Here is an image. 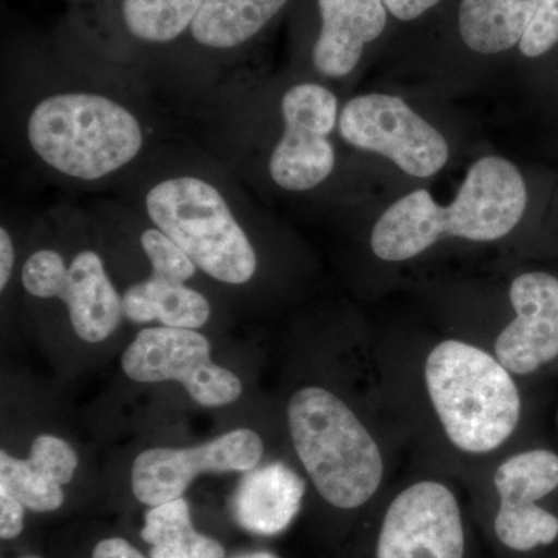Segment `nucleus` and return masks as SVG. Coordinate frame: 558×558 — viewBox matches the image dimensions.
I'll use <instances>...</instances> for the list:
<instances>
[{
  "label": "nucleus",
  "instance_id": "obj_14",
  "mask_svg": "<svg viewBox=\"0 0 558 558\" xmlns=\"http://www.w3.org/2000/svg\"><path fill=\"white\" fill-rule=\"evenodd\" d=\"M306 483L282 462L245 473L231 497L234 521L250 534L271 537L281 534L299 515Z\"/></svg>",
  "mask_w": 558,
  "mask_h": 558
},
{
  "label": "nucleus",
  "instance_id": "obj_25",
  "mask_svg": "<svg viewBox=\"0 0 558 558\" xmlns=\"http://www.w3.org/2000/svg\"><path fill=\"white\" fill-rule=\"evenodd\" d=\"M558 43V0H538L534 16L520 40L524 57L537 58Z\"/></svg>",
  "mask_w": 558,
  "mask_h": 558
},
{
  "label": "nucleus",
  "instance_id": "obj_2",
  "mask_svg": "<svg viewBox=\"0 0 558 558\" xmlns=\"http://www.w3.org/2000/svg\"><path fill=\"white\" fill-rule=\"evenodd\" d=\"M429 399L459 450L487 453L510 438L520 421V392L510 373L483 349L447 340L427 359Z\"/></svg>",
  "mask_w": 558,
  "mask_h": 558
},
{
  "label": "nucleus",
  "instance_id": "obj_26",
  "mask_svg": "<svg viewBox=\"0 0 558 558\" xmlns=\"http://www.w3.org/2000/svg\"><path fill=\"white\" fill-rule=\"evenodd\" d=\"M25 508L9 492L0 488V537L13 539L20 537L24 529Z\"/></svg>",
  "mask_w": 558,
  "mask_h": 558
},
{
  "label": "nucleus",
  "instance_id": "obj_20",
  "mask_svg": "<svg viewBox=\"0 0 558 558\" xmlns=\"http://www.w3.org/2000/svg\"><path fill=\"white\" fill-rule=\"evenodd\" d=\"M205 0H124L128 31L149 43H168L193 25Z\"/></svg>",
  "mask_w": 558,
  "mask_h": 558
},
{
  "label": "nucleus",
  "instance_id": "obj_7",
  "mask_svg": "<svg viewBox=\"0 0 558 558\" xmlns=\"http://www.w3.org/2000/svg\"><path fill=\"white\" fill-rule=\"evenodd\" d=\"M339 130L349 145L380 154L414 178L435 175L449 160L442 134L391 95L352 98L341 110Z\"/></svg>",
  "mask_w": 558,
  "mask_h": 558
},
{
  "label": "nucleus",
  "instance_id": "obj_12",
  "mask_svg": "<svg viewBox=\"0 0 558 558\" xmlns=\"http://www.w3.org/2000/svg\"><path fill=\"white\" fill-rule=\"evenodd\" d=\"M517 317L499 333L495 354L509 373H534L558 357V279L543 271L520 275L510 288Z\"/></svg>",
  "mask_w": 558,
  "mask_h": 558
},
{
  "label": "nucleus",
  "instance_id": "obj_31",
  "mask_svg": "<svg viewBox=\"0 0 558 558\" xmlns=\"http://www.w3.org/2000/svg\"><path fill=\"white\" fill-rule=\"evenodd\" d=\"M24 558H39V557H24Z\"/></svg>",
  "mask_w": 558,
  "mask_h": 558
},
{
  "label": "nucleus",
  "instance_id": "obj_29",
  "mask_svg": "<svg viewBox=\"0 0 558 558\" xmlns=\"http://www.w3.org/2000/svg\"><path fill=\"white\" fill-rule=\"evenodd\" d=\"M14 267V247L9 231L0 230V289L9 284Z\"/></svg>",
  "mask_w": 558,
  "mask_h": 558
},
{
  "label": "nucleus",
  "instance_id": "obj_15",
  "mask_svg": "<svg viewBox=\"0 0 558 558\" xmlns=\"http://www.w3.org/2000/svg\"><path fill=\"white\" fill-rule=\"evenodd\" d=\"M124 317L132 323L159 322L178 329L207 325L211 306L197 290L149 277L131 286L123 295Z\"/></svg>",
  "mask_w": 558,
  "mask_h": 558
},
{
  "label": "nucleus",
  "instance_id": "obj_21",
  "mask_svg": "<svg viewBox=\"0 0 558 558\" xmlns=\"http://www.w3.org/2000/svg\"><path fill=\"white\" fill-rule=\"evenodd\" d=\"M0 488L33 512H53L64 502L61 484L46 469L31 457L17 459L5 450L0 451Z\"/></svg>",
  "mask_w": 558,
  "mask_h": 558
},
{
  "label": "nucleus",
  "instance_id": "obj_19",
  "mask_svg": "<svg viewBox=\"0 0 558 558\" xmlns=\"http://www.w3.org/2000/svg\"><path fill=\"white\" fill-rule=\"evenodd\" d=\"M501 506L505 512L534 510L535 501L558 487V454L549 450H531L499 465L495 473Z\"/></svg>",
  "mask_w": 558,
  "mask_h": 558
},
{
  "label": "nucleus",
  "instance_id": "obj_1",
  "mask_svg": "<svg viewBox=\"0 0 558 558\" xmlns=\"http://www.w3.org/2000/svg\"><path fill=\"white\" fill-rule=\"evenodd\" d=\"M526 205V183L517 167L501 157H484L470 168L449 207L436 204L427 190L396 202L377 220L371 248L377 258L405 260L446 236L497 241L519 226Z\"/></svg>",
  "mask_w": 558,
  "mask_h": 558
},
{
  "label": "nucleus",
  "instance_id": "obj_6",
  "mask_svg": "<svg viewBox=\"0 0 558 558\" xmlns=\"http://www.w3.org/2000/svg\"><path fill=\"white\" fill-rule=\"evenodd\" d=\"M121 368L142 384L180 381L194 402L208 409L230 405L242 395L240 377L213 362L209 341L196 329H143L124 351Z\"/></svg>",
  "mask_w": 558,
  "mask_h": 558
},
{
  "label": "nucleus",
  "instance_id": "obj_16",
  "mask_svg": "<svg viewBox=\"0 0 558 558\" xmlns=\"http://www.w3.org/2000/svg\"><path fill=\"white\" fill-rule=\"evenodd\" d=\"M538 0H462L459 31L465 46L483 54L520 44Z\"/></svg>",
  "mask_w": 558,
  "mask_h": 558
},
{
  "label": "nucleus",
  "instance_id": "obj_11",
  "mask_svg": "<svg viewBox=\"0 0 558 558\" xmlns=\"http://www.w3.org/2000/svg\"><path fill=\"white\" fill-rule=\"evenodd\" d=\"M464 527L449 487L422 481L389 506L377 543V558H462Z\"/></svg>",
  "mask_w": 558,
  "mask_h": 558
},
{
  "label": "nucleus",
  "instance_id": "obj_3",
  "mask_svg": "<svg viewBox=\"0 0 558 558\" xmlns=\"http://www.w3.org/2000/svg\"><path fill=\"white\" fill-rule=\"evenodd\" d=\"M288 421L296 454L329 505L355 509L376 494L384 478L379 447L343 400L301 388L289 400Z\"/></svg>",
  "mask_w": 558,
  "mask_h": 558
},
{
  "label": "nucleus",
  "instance_id": "obj_13",
  "mask_svg": "<svg viewBox=\"0 0 558 558\" xmlns=\"http://www.w3.org/2000/svg\"><path fill=\"white\" fill-rule=\"evenodd\" d=\"M322 32L314 47V65L330 78L347 76L359 64L366 44L387 25L381 0H318Z\"/></svg>",
  "mask_w": 558,
  "mask_h": 558
},
{
  "label": "nucleus",
  "instance_id": "obj_18",
  "mask_svg": "<svg viewBox=\"0 0 558 558\" xmlns=\"http://www.w3.org/2000/svg\"><path fill=\"white\" fill-rule=\"evenodd\" d=\"M142 538L150 546V558H226V548L218 539L193 527L185 498L150 508L145 515Z\"/></svg>",
  "mask_w": 558,
  "mask_h": 558
},
{
  "label": "nucleus",
  "instance_id": "obj_28",
  "mask_svg": "<svg viewBox=\"0 0 558 558\" xmlns=\"http://www.w3.org/2000/svg\"><path fill=\"white\" fill-rule=\"evenodd\" d=\"M92 558H145L137 548L124 538L101 539L92 550Z\"/></svg>",
  "mask_w": 558,
  "mask_h": 558
},
{
  "label": "nucleus",
  "instance_id": "obj_17",
  "mask_svg": "<svg viewBox=\"0 0 558 558\" xmlns=\"http://www.w3.org/2000/svg\"><path fill=\"white\" fill-rule=\"evenodd\" d=\"M288 0H205L191 25L194 39L213 49H233L258 35Z\"/></svg>",
  "mask_w": 558,
  "mask_h": 558
},
{
  "label": "nucleus",
  "instance_id": "obj_23",
  "mask_svg": "<svg viewBox=\"0 0 558 558\" xmlns=\"http://www.w3.org/2000/svg\"><path fill=\"white\" fill-rule=\"evenodd\" d=\"M140 242L153 264L150 277L172 284H183L196 275V264L157 227L143 231Z\"/></svg>",
  "mask_w": 558,
  "mask_h": 558
},
{
  "label": "nucleus",
  "instance_id": "obj_10",
  "mask_svg": "<svg viewBox=\"0 0 558 558\" xmlns=\"http://www.w3.org/2000/svg\"><path fill=\"white\" fill-rule=\"evenodd\" d=\"M263 454V439L247 428L233 429L191 449L156 447L135 458L132 492L140 502L154 508L182 498L193 480L204 473H247Z\"/></svg>",
  "mask_w": 558,
  "mask_h": 558
},
{
  "label": "nucleus",
  "instance_id": "obj_22",
  "mask_svg": "<svg viewBox=\"0 0 558 558\" xmlns=\"http://www.w3.org/2000/svg\"><path fill=\"white\" fill-rule=\"evenodd\" d=\"M499 542L513 550H531L550 545L558 537V519L543 508L526 512H501L495 519Z\"/></svg>",
  "mask_w": 558,
  "mask_h": 558
},
{
  "label": "nucleus",
  "instance_id": "obj_4",
  "mask_svg": "<svg viewBox=\"0 0 558 558\" xmlns=\"http://www.w3.org/2000/svg\"><path fill=\"white\" fill-rule=\"evenodd\" d=\"M32 149L54 171L98 180L131 163L143 148L134 113L97 94L51 95L32 110Z\"/></svg>",
  "mask_w": 558,
  "mask_h": 558
},
{
  "label": "nucleus",
  "instance_id": "obj_9",
  "mask_svg": "<svg viewBox=\"0 0 558 558\" xmlns=\"http://www.w3.org/2000/svg\"><path fill=\"white\" fill-rule=\"evenodd\" d=\"M284 135L271 154V179L288 191L315 189L336 167L328 135L337 121V98L318 84H299L281 101Z\"/></svg>",
  "mask_w": 558,
  "mask_h": 558
},
{
  "label": "nucleus",
  "instance_id": "obj_27",
  "mask_svg": "<svg viewBox=\"0 0 558 558\" xmlns=\"http://www.w3.org/2000/svg\"><path fill=\"white\" fill-rule=\"evenodd\" d=\"M385 9L400 21H413L433 9L440 0H381Z\"/></svg>",
  "mask_w": 558,
  "mask_h": 558
},
{
  "label": "nucleus",
  "instance_id": "obj_8",
  "mask_svg": "<svg viewBox=\"0 0 558 558\" xmlns=\"http://www.w3.org/2000/svg\"><path fill=\"white\" fill-rule=\"evenodd\" d=\"M22 284L36 299L64 301L73 330L87 343L108 339L124 317L123 296L92 250L78 253L69 267L54 250H38L24 264Z\"/></svg>",
  "mask_w": 558,
  "mask_h": 558
},
{
  "label": "nucleus",
  "instance_id": "obj_5",
  "mask_svg": "<svg viewBox=\"0 0 558 558\" xmlns=\"http://www.w3.org/2000/svg\"><path fill=\"white\" fill-rule=\"evenodd\" d=\"M146 211L209 277L240 286L255 275V248L211 183L190 175L163 180L146 196Z\"/></svg>",
  "mask_w": 558,
  "mask_h": 558
},
{
  "label": "nucleus",
  "instance_id": "obj_24",
  "mask_svg": "<svg viewBox=\"0 0 558 558\" xmlns=\"http://www.w3.org/2000/svg\"><path fill=\"white\" fill-rule=\"evenodd\" d=\"M31 458L53 476L61 486L69 484L78 469V454L64 439L40 435L33 440Z\"/></svg>",
  "mask_w": 558,
  "mask_h": 558
},
{
  "label": "nucleus",
  "instance_id": "obj_30",
  "mask_svg": "<svg viewBox=\"0 0 558 558\" xmlns=\"http://www.w3.org/2000/svg\"><path fill=\"white\" fill-rule=\"evenodd\" d=\"M236 558H278V557H275L274 554L264 553V550H259V553L244 554V556H240Z\"/></svg>",
  "mask_w": 558,
  "mask_h": 558
}]
</instances>
